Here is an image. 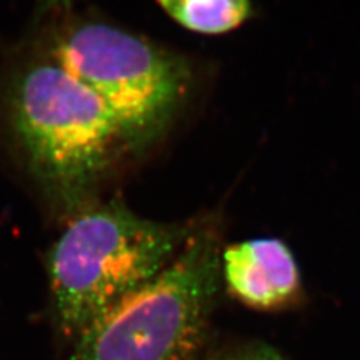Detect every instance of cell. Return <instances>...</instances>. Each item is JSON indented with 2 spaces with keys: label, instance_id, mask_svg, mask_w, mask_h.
<instances>
[{
  "label": "cell",
  "instance_id": "obj_4",
  "mask_svg": "<svg viewBox=\"0 0 360 360\" xmlns=\"http://www.w3.org/2000/svg\"><path fill=\"white\" fill-rule=\"evenodd\" d=\"M49 59L103 101L128 150L160 137L193 80L189 65L177 54L105 22L59 30L50 41Z\"/></svg>",
  "mask_w": 360,
  "mask_h": 360
},
{
  "label": "cell",
  "instance_id": "obj_3",
  "mask_svg": "<svg viewBox=\"0 0 360 360\" xmlns=\"http://www.w3.org/2000/svg\"><path fill=\"white\" fill-rule=\"evenodd\" d=\"M221 283L219 240L195 229L162 272L74 338L70 360H195Z\"/></svg>",
  "mask_w": 360,
  "mask_h": 360
},
{
  "label": "cell",
  "instance_id": "obj_5",
  "mask_svg": "<svg viewBox=\"0 0 360 360\" xmlns=\"http://www.w3.org/2000/svg\"><path fill=\"white\" fill-rule=\"evenodd\" d=\"M221 281L236 300L255 311H285L303 300L296 258L283 240L275 238L225 248L221 252Z\"/></svg>",
  "mask_w": 360,
  "mask_h": 360
},
{
  "label": "cell",
  "instance_id": "obj_2",
  "mask_svg": "<svg viewBox=\"0 0 360 360\" xmlns=\"http://www.w3.org/2000/svg\"><path fill=\"white\" fill-rule=\"evenodd\" d=\"M8 116L33 176L72 217L127 150L103 101L50 59L17 75Z\"/></svg>",
  "mask_w": 360,
  "mask_h": 360
},
{
  "label": "cell",
  "instance_id": "obj_7",
  "mask_svg": "<svg viewBox=\"0 0 360 360\" xmlns=\"http://www.w3.org/2000/svg\"><path fill=\"white\" fill-rule=\"evenodd\" d=\"M202 360H285L274 347L264 342H250L210 354Z\"/></svg>",
  "mask_w": 360,
  "mask_h": 360
},
{
  "label": "cell",
  "instance_id": "obj_8",
  "mask_svg": "<svg viewBox=\"0 0 360 360\" xmlns=\"http://www.w3.org/2000/svg\"><path fill=\"white\" fill-rule=\"evenodd\" d=\"M71 4V0H37L38 13H53V11H59L66 8Z\"/></svg>",
  "mask_w": 360,
  "mask_h": 360
},
{
  "label": "cell",
  "instance_id": "obj_6",
  "mask_svg": "<svg viewBox=\"0 0 360 360\" xmlns=\"http://www.w3.org/2000/svg\"><path fill=\"white\" fill-rule=\"evenodd\" d=\"M182 27L201 35H222L251 17L250 0H158Z\"/></svg>",
  "mask_w": 360,
  "mask_h": 360
},
{
  "label": "cell",
  "instance_id": "obj_1",
  "mask_svg": "<svg viewBox=\"0 0 360 360\" xmlns=\"http://www.w3.org/2000/svg\"><path fill=\"white\" fill-rule=\"evenodd\" d=\"M195 229L143 218L119 200L87 206L50 251L56 317L74 338L167 267Z\"/></svg>",
  "mask_w": 360,
  "mask_h": 360
}]
</instances>
